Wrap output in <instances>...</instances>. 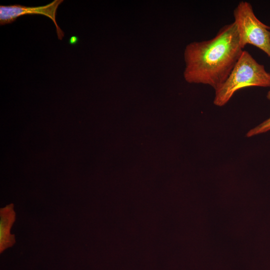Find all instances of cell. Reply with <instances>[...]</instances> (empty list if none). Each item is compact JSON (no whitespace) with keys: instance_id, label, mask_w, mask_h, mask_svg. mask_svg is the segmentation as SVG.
<instances>
[{"instance_id":"cell-6","label":"cell","mask_w":270,"mask_h":270,"mask_svg":"<svg viewBox=\"0 0 270 270\" xmlns=\"http://www.w3.org/2000/svg\"><path fill=\"white\" fill-rule=\"evenodd\" d=\"M269 130H270V118L249 130L246 136L248 137H250L264 133Z\"/></svg>"},{"instance_id":"cell-3","label":"cell","mask_w":270,"mask_h":270,"mask_svg":"<svg viewBox=\"0 0 270 270\" xmlns=\"http://www.w3.org/2000/svg\"><path fill=\"white\" fill-rule=\"evenodd\" d=\"M234 16L241 46L252 44L270 57V26L256 18L250 3L240 2L234 10Z\"/></svg>"},{"instance_id":"cell-4","label":"cell","mask_w":270,"mask_h":270,"mask_svg":"<svg viewBox=\"0 0 270 270\" xmlns=\"http://www.w3.org/2000/svg\"><path fill=\"white\" fill-rule=\"evenodd\" d=\"M62 0H56L43 6L30 8L20 5L0 6V25L11 23L18 17L30 14H44L50 18L54 23L58 38L61 40L64 36V32L58 26L56 21V8Z\"/></svg>"},{"instance_id":"cell-1","label":"cell","mask_w":270,"mask_h":270,"mask_svg":"<svg viewBox=\"0 0 270 270\" xmlns=\"http://www.w3.org/2000/svg\"><path fill=\"white\" fill-rule=\"evenodd\" d=\"M243 49L234 22L222 26L209 40L189 44L184 52L185 80L208 85L215 90L228 78Z\"/></svg>"},{"instance_id":"cell-2","label":"cell","mask_w":270,"mask_h":270,"mask_svg":"<svg viewBox=\"0 0 270 270\" xmlns=\"http://www.w3.org/2000/svg\"><path fill=\"white\" fill-rule=\"evenodd\" d=\"M250 86L270 88V74L247 51L240 58L224 82L215 90L214 103L225 105L238 90Z\"/></svg>"},{"instance_id":"cell-5","label":"cell","mask_w":270,"mask_h":270,"mask_svg":"<svg viewBox=\"0 0 270 270\" xmlns=\"http://www.w3.org/2000/svg\"><path fill=\"white\" fill-rule=\"evenodd\" d=\"M13 204L0 208V251L11 246L14 243V236L10 234V229L15 220Z\"/></svg>"},{"instance_id":"cell-7","label":"cell","mask_w":270,"mask_h":270,"mask_svg":"<svg viewBox=\"0 0 270 270\" xmlns=\"http://www.w3.org/2000/svg\"><path fill=\"white\" fill-rule=\"evenodd\" d=\"M266 97L268 100H270V90L268 92Z\"/></svg>"}]
</instances>
